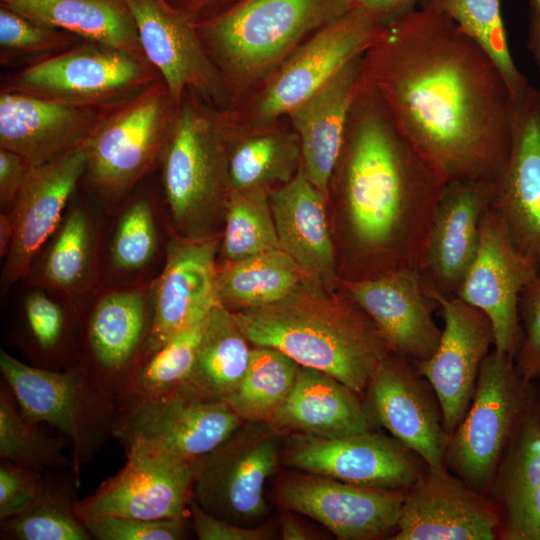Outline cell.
Listing matches in <instances>:
<instances>
[{"label":"cell","instance_id":"484cf974","mask_svg":"<svg viewBox=\"0 0 540 540\" xmlns=\"http://www.w3.org/2000/svg\"><path fill=\"white\" fill-rule=\"evenodd\" d=\"M493 184L448 182L437 206L419 269L422 283L447 297H457L476 253L485 211L491 207Z\"/></svg>","mask_w":540,"mask_h":540},{"label":"cell","instance_id":"f5cc1de1","mask_svg":"<svg viewBox=\"0 0 540 540\" xmlns=\"http://www.w3.org/2000/svg\"><path fill=\"white\" fill-rule=\"evenodd\" d=\"M421 0H353L354 6H359L384 25L408 14L418 8Z\"/></svg>","mask_w":540,"mask_h":540},{"label":"cell","instance_id":"f546056e","mask_svg":"<svg viewBox=\"0 0 540 540\" xmlns=\"http://www.w3.org/2000/svg\"><path fill=\"white\" fill-rule=\"evenodd\" d=\"M362 55L287 117L296 131L302 166L327 197L344 143L350 109L362 82Z\"/></svg>","mask_w":540,"mask_h":540},{"label":"cell","instance_id":"7a4b0ae2","mask_svg":"<svg viewBox=\"0 0 540 540\" xmlns=\"http://www.w3.org/2000/svg\"><path fill=\"white\" fill-rule=\"evenodd\" d=\"M447 184L362 78L330 187L339 195L348 241L368 265L365 279L419 271Z\"/></svg>","mask_w":540,"mask_h":540},{"label":"cell","instance_id":"f907efd6","mask_svg":"<svg viewBox=\"0 0 540 540\" xmlns=\"http://www.w3.org/2000/svg\"><path fill=\"white\" fill-rule=\"evenodd\" d=\"M31 167L22 156L0 148V205L5 212L13 208Z\"/></svg>","mask_w":540,"mask_h":540},{"label":"cell","instance_id":"ba28073f","mask_svg":"<svg viewBox=\"0 0 540 540\" xmlns=\"http://www.w3.org/2000/svg\"><path fill=\"white\" fill-rule=\"evenodd\" d=\"M179 104L162 78L140 92L100 109L83 143L86 175L106 196H120L162 163Z\"/></svg>","mask_w":540,"mask_h":540},{"label":"cell","instance_id":"681fc988","mask_svg":"<svg viewBox=\"0 0 540 540\" xmlns=\"http://www.w3.org/2000/svg\"><path fill=\"white\" fill-rule=\"evenodd\" d=\"M189 519L199 540H263V528H248L218 518L203 509L192 497L188 503Z\"/></svg>","mask_w":540,"mask_h":540},{"label":"cell","instance_id":"3957f363","mask_svg":"<svg viewBox=\"0 0 540 540\" xmlns=\"http://www.w3.org/2000/svg\"><path fill=\"white\" fill-rule=\"evenodd\" d=\"M330 292L308 277L278 301L232 312L250 343L278 349L361 393L391 350L346 293L343 298Z\"/></svg>","mask_w":540,"mask_h":540},{"label":"cell","instance_id":"4316f807","mask_svg":"<svg viewBox=\"0 0 540 540\" xmlns=\"http://www.w3.org/2000/svg\"><path fill=\"white\" fill-rule=\"evenodd\" d=\"M500 516L499 539L540 540V392L518 419L489 493Z\"/></svg>","mask_w":540,"mask_h":540},{"label":"cell","instance_id":"9f6ffc18","mask_svg":"<svg viewBox=\"0 0 540 540\" xmlns=\"http://www.w3.org/2000/svg\"><path fill=\"white\" fill-rule=\"evenodd\" d=\"M280 527L281 536L284 540H304L309 538L304 528L290 515L282 516Z\"/></svg>","mask_w":540,"mask_h":540},{"label":"cell","instance_id":"d590c367","mask_svg":"<svg viewBox=\"0 0 540 540\" xmlns=\"http://www.w3.org/2000/svg\"><path fill=\"white\" fill-rule=\"evenodd\" d=\"M80 484L72 469L44 472L42 491L25 512L0 521L2 540H91L75 510Z\"/></svg>","mask_w":540,"mask_h":540},{"label":"cell","instance_id":"7bdbcfd3","mask_svg":"<svg viewBox=\"0 0 540 540\" xmlns=\"http://www.w3.org/2000/svg\"><path fill=\"white\" fill-rule=\"evenodd\" d=\"M92 266V231L87 214L74 209L65 219L45 260L43 274L54 287L76 290Z\"/></svg>","mask_w":540,"mask_h":540},{"label":"cell","instance_id":"836d02e7","mask_svg":"<svg viewBox=\"0 0 540 540\" xmlns=\"http://www.w3.org/2000/svg\"><path fill=\"white\" fill-rule=\"evenodd\" d=\"M249 343L233 312L219 302L207 316L187 382L209 396L225 400L248 369L252 352Z\"/></svg>","mask_w":540,"mask_h":540},{"label":"cell","instance_id":"db71d44e","mask_svg":"<svg viewBox=\"0 0 540 540\" xmlns=\"http://www.w3.org/2000/svg\"><path fill=\"white\" fill-rule=\"evenodd\" d=\"M14 237V221L12 213L4 212L0 215V256L6 257Z\"/></svg>","mask_w":540,"mask_h":540},{"label":"cell","instance_id":"277c9868","mask_svg":"<svg viewBox=\"0 0 540 540\" xmlns=\"http://www.w3.org/2000/svg\"><path fill=\"white\" fill-rule=\"evenodd\" d=\"M353 0H242L195 24L229 97V107Z\"/></svg>","mask_w":540,"mask_h":540},{"label":"cell","instance_id":"d4e9b609","mask_svg":"<svg viewBox=\"0 0 540 540\" xmlns=\"http://www.w3.org/2000/svg\"><path fill=\"white\" fill-rule=\"evenodd\" d=\"M151 318L152 310H148L140 290L103 296L88 317L83 351L74 363L112 394L116 402L140 361Z\"/></svg>","mask_w":540,"mask_h":540},{"label":"cell","instance_id":"bcb514c9","mask_svg":"<svg viewBox=\"0 0 540 540\" xmlns=\"http://www.w3.org/2000/svg\"><path fill=\"white\" fill-rule=\"evenodd\" d=\"M96 540H183L188 537V518L144 520L102 516L82 521Z\"/></svg>","mask_w":540,"mask_h":540},{"label":"cell","instance_id":"8fae6325","mask_svg":"<svg viewBox=\"0 0 540 540\" xmlns=\"http://www.w3.org/2000/svg\"><path fill=\"white\" fill-rule=\"evenodd\" d=\"M224 400L189 382L118 411L113 437L124 450L145 447L191 462L209 454L242 424Z\"/></svg>","mask_w":540,"mask_h":540},{"label":"cell","instance_id":"e0dca14e","mask_svg":"<svg viewBox=\"0 0 540 540\" xmlns=\"http://www.w3.org/2000/svg\"><path fill=\"white\" fill-rule=\"evenodd\" d=\"M500 516L492 499L447 467H426L405 490L392 540L499 539Z\"/></svg>","mask_w":540,"mask_h":540},{"label":"cell","instance_id":"8d00e7d4","mask_svg":"<svg viewBox=\"0 0 540 540\" xmlns=\"http://www.w3.org/2000/svg\"><path fill=\"white\" fill-rule=\"evenodd\" d=\"M299 368L278 349L255 346L244 377L225 401L243 421L268 423L291 393Z\"/></svg>","mask_w":540,"mask_h":540},{"label":"cell","instance_id":"1f68e13d","mask_svg":"<svg viewBox=\"0 0 540 540\" xmlns=\"http://www.w3.org/2000/svg\"><path fill=\"white\" fill-rule=\"evenodd\" d=\"M225 117L231 191H270L296 175L302 165L301 148L288 117L253 127L236 126Z\"/></svg>","mask_w":540,"mask_h":540},{"label":"cell","instance_id":"8992f818","mask_svg":"<svg viewBox=\"0 0 540 540\" xmlns=\"http://www.w3.org/2000/svg\"><path fill=\"white\" fill-rule=\"evenodd\" d=\"M385 25L359 6L324 25L241 99L228 120L253 127L287 117L348 63L364 54Z\"/></svg>","mask_w":540,"mask_h":540},{"label":"cell","instance_id":"9a60e30c","mask_svg":"<svg viewBox=\"0 0 540 540\" xmlns=\"http://www.w3.org/2000/svg\"><path fill=\"white\" fill-rule=\"evenodd\" d=\"M422 287L426 297L440 306L444 327L435 352L416 366L439 401L451 437L472 401L481 365L494 346L493 327L480 309L423 283Z\"/></svg>","mask_w":540,"mask_h":540},{"label":"cell","instance_id":"c3c4849f","mask_svg":"<svg viewBox=\"0 0 540 540\" xmlns=\"http://www.w3.org/2000/svg\"><path fill=\"white\" fill-rule=\"evenodd\" d=\"M43 484L44 473L1 460L0 521L29 509L39 497Z\"/></svg>","mask_w":540,"mask_h":540},{"label":"cell","instance_id":"5bb4252c","mask_svg":"<svg viewBox=\"0 0 540 540\" xmlns=\"http://www.w3.org/2000/svg\"><path fill=\"white\" fill-rule=\"evenodd\" d=\"M538 274L536 264L516 246L499 214L488 208L481 220L476 253L457 297L488 316L494 349L512 358L521 336L520 295Z\"/></svg>","mask_w":540,"mask_h":540},{"label":"cell","instance_id":"ac0fdd59","mask_svg":"<svg viewBox=\"0 0 540 540\" xmlns=\"http://www.w3.org/2000/svg\"><path fill=\"white\" fill-rule=\"evenodd\" d=\"M277 494L285 508L315 519L338 539L370 540L394 535L405 490L359 486L307 473L283 478Z\"/></svg>","mask_w":540,"mask_h":540},{"label":"cell","instance_id":"30bf717a","mask_svg":"<svg viewBox=\"0 0 540 540\" xmlns=\"http://www.w3.org/2000/svg\"><path fill=\"white\" fill-rule=\"evenodd\" d=\"M160 78L146 58L83 40L6 77L1 90L100 109Z\"/></svg>","mask_w":540,"mask_h":540},{"label":"cell","instance_id":"44dd1931","mask_svg":"<svg viewBox=\"0 0 540 540\" xmlns=\"http://www.w3.org/2000/svg\"><path fill=\"white\" fill-rule=\"evenodd\" d=\"M218 248L216 236H179L171 241L166 264L156 283L150 329L140 361L205 319L219 303Z\"/></svg>","mask_w":540,"mask_h":540},{"label":"cell","instance_id":"6f0895ef","mask_svg":"<svg viewBox=\"0 0 540 540\" xmlns=\"http://www.w3.org/2000/svg\"><path fill=\"white\" fill-rule=\"evenodd\" d=\"M531 12L530 14L534 15L540 20V0H529Z\"/></svg>","mask_w":540,"mask_h":540},{"label":"cell","instance_id":"ffe728a7","mask_svg":"<svg viewBox=\"0 0 540 540\" xmlns=\"http://www.w3.org/2000/svg\"><path fill=\"white\" fill-rule=\"evenodd\" d=\"M367 387L378 422L427 467H445L450 436L439 401L416 364L390 352Z\"/></svg>","mask_w":540,"mask_h":540},{"label":"cell","instance_id":"60d3db41","mask_svg":"<svg viewBox=\"0 0 540 540\" xmlns=\"http://www.w3.org/2000/svg\"><path fill=\"white\" fill-rule=\"evenodd\" d=\"M221 244L226 263L281 249L269 202V190H232L226 201Z\"/></svg>","mask_w":540,"mask_h":540},{"label":"cell","instance_id":"d6986e66","mask_svg":"<svg viewBox=\"0 0 540 540\" xmlns=\"http://www.w3.org/2000/svg\"><path fill=\"white\" fill-rule=\"evenodd\" d=\"M125 1L134 16L143 53L173 100L180 103L184 93L192 90L212 106L227 109V91L195 25L165 0Z\"/></svg>","mask_w":540,"mask_h":540},{"label":"cell","instance_id":"2e32d148","mask_svg":"<svg viewBox=\"0 0 540 540\" xmlns=\"http://www.w3.org/2000/svg\"><path fill=\"white\" fill-rule=\"evenodd\" d=\"M286 463L306 473L393 490L409 488L427 467L397 439L372 430L336 438L297 435Z\"/></svg>","mask_w":540,"mask_h":540},{"label":"cell","instance_id":"4dcf8cb0","mask_svg":"<svg viewBox=\"0 0 540 540\" xmlns=\"http://www.w3.org/2000/svg\"><path fill=\"white\" fill-rule=\"evenodd\" d=\"M356 392L333 376L300 366L294 387L268 424L279 433L336 438L371 430Z\"/></svg>","mask_w":540,"mask_h":540},{"label":"cell","instance_id":"74e56055","mask_svg":"<svg viewBox=\"0 0 540 540\" xmlns=\"http://www.w3.org/2000/svg\"><path fill=\"white\" fill-rule=\"evenodd\" d=\"M206 319L178 333L138 363L118 397V411L164 395L189 380Z\"/></svg>","mask_w":540,"mask_h":540},{"label":"cell","instance_id":"7dc6e473","mask_svg":"<svg viewBox=\"0 0 540 540\" xmlns=\"http://www.w3.org/2000/svg\"><path fill=\"white\" fill-rule=\"evenodd\" d=\"M521 336L514 364L526 382L540 378V273L522 291L518 305Z\"/></svg>","mask_w":540,"mask_h":540},{"label":"cell","instance_id":"83f0119b","mask_svg":"<svg viewBox=\"0 0 540 540\" xmlns=\"http://www.w3.org/2000/svg\"><path fill=\"white\" fill-rule=\"evenodd\" d=\"M100 109L1 90L0 148L31 166L46 163L82 145Z\"/></svg>","mask_w":540,"mask_h":540},{"label":"cell","instance_id":"d6a6232c","mask_svg":"<svg viewBox=\"0 0 540 540\" xmlns=\"http://www.w3.org/2000/svg\"><path fill=\"white\" fill-rule=\"evenodd\" d=\"M0 4L36 23L146 58L125 0H0Z\"/></svg>","mask_w":540,"mask_h":540},{"label":"cell","instance_id":"9c48e42d","mask_svg":"<svg viewBox=\"0 0 540 540\" xmlns=\"http://www.w3.org/2000/svg\"><path fill=\"white\" fill-rule=\"evenodd\" d=\"M536 390L514 360L492 349L485 357L472 401L450 437L445 465L473 489L489 496L507 441Z\"/></svg>","mask_w":540,"mask_h":540},{"label":"cell","instance_id":"f35d334b","mask_svg":"<svg viewBox=\"0 0 540 540\" xmlns=\"http://www.w3.org/2000/svg\"><path fill=\"white\" fill-rule=\"evenodd\" d=\"M418 7L454 21L490 54L515 100L523 97L530 86L511 55L500 0H421Z\"/></svg>","mask_w":540,"mask_h":540},{"label":"cell","instance_id":"cb8c5ba5","mask_svg":"<svg viewBox=\"0 0 540 540\" xmlns=\"http://www.w3.org/2000/svg\"><path fill=\"white\" fill-rule=\"evenodd\" d=\"M491 207L540 273V94L531 86L517 101L512 148L493 184Z\"/></svg>","mask_w":540,"mask_h":540},{"label":"cell","instance_id":"6da1fadb","mask_svg":"<svg viewBox=\"0 0 540 540\" xmlns=\"http://www.w3.org/2000/svg\"><path fill=\"white\" fill-rule=\"evenodd\" d=\"M361 74L448 182L497 180L517 101L490 54L454 21L418 7L390 22L362 55Z\"/></svg>","mask_w":540,"mask_h":540},{"label":"cell","instance_id":"f6af8a7d","mask_svg":"<svg viewBox=\"0 0 540 540\" xmlns=\"http://www.w3.org/2000/svg\"><path fill=\"white\" fill-rule=\"evenodd\" d=\"M156 247L151 205L145 199H138L119 221L111 247L113 262L123 270L139 269L151 260Z\"/></svg>","mask_w":540,"mask_h":540},{"label":"cell","instance_id":"7402d4cb","mask_svg":"<svg viewBox=\"0 0 540 540\" xmlns=\"http://www.w3.org/2000/svg\"><path fill=\"white\" fill-rule=\"evenodd\" d=\"M339 286L375 323L391 352L414 364L435 352L442 330L431 315L418 270L340 279Z\"/></svg>","mask_w":540,"mask_h":540},{"label":"cell","instance_id":"7c38bea8","mask_svg":"<svg viewBox=\"0 0 540 540\" xmlns=\"http://www.w3.org/2000/svg\"><path fill=\"white\" fill-rule=\"evenodd\" d=\"M277 434L268 423L239 428L194 461L192 498L207 512L233 523L264 516V485L278 461Z\"/></svg>","mask_w":540,"mask_h":540},{"label":"cell","instance_id":"f1b7e54d","mask_svg":"<svg viewBox=\"0 0 540 540\" xmlns=\"http://www.w3.org/2000/svg\"><path fill=\"white\" fill-rule=\"evenodd\" d=\"M326 197L302 165L289 182L269 191L280 248L332 292L341 278L326 218Z\"/></svg>","mask_w":540,"mask_h":540},{"label":"cell","instance_id":"e575fe53","mask_svg":"<svg viewBox=\"0 0 540 540\" xmlns=\"http://www.w3.org/2000/svg\"><path fill=\"white\" fill-rule=\"evenodd\" d=\"M311 277L282 249L225 263L217 272L219 302L234 311L280 300Z\"/></svg>","mask_w":540,"mask_h":540},{"label":"cell","instance_id":"52a82bcc","mask_svg":"<svg viewBox=\"0 0 540 540\" xmlns=\"http://www.w3.org/2000/svg\"><path fill=\"white\" fill-rule=\"evenodd\" d=\"M0 372L23 416L56 429L69 442L73 471L81 484L84 467L113 437L116 399L75 363L49 370L1 350Z\"/></svg>","mask_w":540,"mask_h":540},{"label":"cell","instance_id":"ee69618b","mask_svg":"<svg viewBox=\"0 0 540 540\" xmlns=\"http://www.w3.org/2000/svg\"><path fill=\"white\" fill-rule=\"evenodd\" d=\"M83 39L61 30L36 23L0 4L1 65L24 58L36 61L65 51Z\"/></svg>","mask_w":540,"mask_h":540},{"label":"cell","instance_id":"11a10c76","mask_svg":"<svg viewBox=\"0 0 540 540\" xmlns=\"http://www.w3.org/2000/svg\"><path fill=\"white\" fill-rule=\"evenodd\" d=\"M527 47L532 54L540 74V20L530 14ZM540 94V88L538 90Z\"/></svg>","mask_w":540,"mask_h":540},{"label":"cell","instance_id":"5b68a950","mask_svg":"<svg viewBox=\"0 0 540 540\" xmlns=\"http://www.w3.org/2000/svg\"><path fill=\"white\" fill-rule=\"evenodd\" d=\"M224 110L187 90L162 160V182L179 236H214L212 225L231 192Z\"/></svg>","mask_w":540,"mask_h":540},{"label":"cell","instance_id":"603a6c76","mask_svg":"<svg viewBox=\"0 0 540 540\" xmlns=\"http://www.w3.org/2000/svg\"><path fill=\"white\" fill-rule=\"evenodd\" d=\"M84 145L37 166H32L10 210L14 237L5 257L2 284L25 277L31 263L56 229L63 210L87 170Z\"/></svg>","mask_w":540,"mask_h":540},{"label":"cell","instance_id":"4fadbf2b","mask_svg":"<svg viewBox=\"0 0 540 540\" xmlns=\"http://www.w3.org/2000/svg\"><path fill=\"white\" fill-rule=\"evenodd\" d=\"M125 451L126 462L75 510L81 521L120 516L144 520L188 518L193 462L145 447Z\"/></svg>","mask_w":540,"mask_h":540},{"label":"cell","instance_id":"ab89813d","mask_svg":"<svg viewBox=\"0 0 540 540\" xmlns=\"http://www.w3.org/2000/svg\"><path fill=\"white\" fill-rule=\"evenodd\" d=\"M69 442L63 436H51L40 424L28 421L2 379L0 384V459L44 473L72 469L71 455L65 453Z\"/></svg>","mask_w":540,"mask_h":540},{"label":"cell","instance_id":"816d5d0a","mask_svg":"<svg viewBox=\"0 0 540 540\" xmlns=\"http://www.w3.org/2000/svg\"><path fill=\"white\" fill-rule=\"evenodd\" d=\"M194 25L212 19L242 0H165Z\"/></svg>","mask_w":540,"mask_h":540},{"label":"cell","instance_id":"b9f144b4","mask_svg":"<svg viewBox=\"0 0 540 540\" xmlns=\"http://www.w3.org/2000/svg\"><path fill=\"white\" fill-rule=\"evenodd\" d=\"M23 321L31 365L62 370L74 363L69 352L70 324L58 303L41 292L31 293L24 302Z\"/></svg>","mask_w":540,"mask_h":540}]
</instances>
